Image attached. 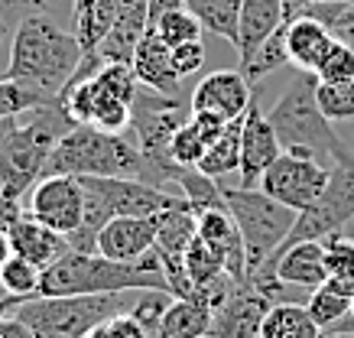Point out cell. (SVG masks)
<instances>
[{
	"label": "cell",
	"mask_w": 354,
	"mask_h": 338,
	"mask_svg": "<svg viewBox=\"0 0 354 338\" xmlns=\"http://www.w3.org/2000/svg\"><path fill=\"white\" fill-rule=\"evenodd\" d=\"M85 59V49L72 30L53 17H26L13 26L10 66L3 78L30 85L49 98H59Z\"/></svg>",
	"instance_id": "1"
},
{
	"label": "cell",
	"mask_w": 354,
	"mask_h": 338,
	"mask_svg": "<svg viewBox=\"0 0 354 338\" xmlns=\"http://www.w3.org/2000/svg\"><path fill=\"white\" fill-rule=\"evenodd\" d=\"M166 290L156 254L140 257L137 263L108 261L97 251H68L49 263L39 276V296H101V293H140Z\"/></svg>",
	"instance_id": "2"
},
{
	"label": "cell",
	"mask_w": 354,
	"mask_h": 338,
	"mask_svg": "<svg viewBox=\"0 0 354 338\" xmlns=\"http://www.w3.org/2000/svg\"><path fill=\"white\" fill-rule=\"evenodd\" d=\"M43 176H108V179H140L160 186L133 133L97 131L91 124H75L55 143Z\"/></svg>",
	"instance_id": "3"
},
{
	"label": "cell",
	"mask_w": 354,
	"mask_h": 338,
	"mask_svg": "<svg viewBox=\"0 0 354 338\" xmlns=\"http://www.w3.org/2000/svg\"><path fill=\"white\" fill-rule=\"evenodd\" d=\"M72 127L75 120L68 118L59 98L20 114L13 131L0 143V186L17 198L30 196V189L43 179L55 143Z\"/></svg>",
	"instance_id": "4"
},
{
	"label": "cell",
	"mask_w": 354,
	"mask_h": 338,
	"mask_svg": "<svg viewBox=\"0 0 354 338\" xmlns=\"http://www.w3.org/2000/svg\"><path fill=\"white\" fill-rule=\"evenodd\" d=\"M267 120L273 124L279 147L286 153H299L309 160H335V153L344 147L332 120L319 108V78L312 72H299V78H292L277 104L267 111Z\"/></svg>",
	"instance_id": "5"
},
{
	"label": "cell",
	"mask_w": 354,
	"mask_h": 338,
	"mask_svg": "<svg viewBox=\"0 0 354 338\" xmlns=\"http://www.w3.org/2000/svg\"><path fill=\"white\" fill-rule=\"evenodd\" d=\"M124 293L101 296H32L23 299L13 316L30 328L36 338H85L91 328L108 322L118 312H130Z\"/></svg>",
	"instance_id": "6"
},
{
	"label": "cell",
	"mask_w": 354,
	"mask_h": 338,
	"mask_svg": "<svg viewBox=\"0 0 354 338\" xmlns=\"http://www.w3.org/2000/svg\"><path fill=\"white\" fill-rule=\"evenodd\" d=\"M227 202V212L234 218L241 238H244V251H247V280L263 267V263L277 254V247L286 241V234L296 225L292 208L279 205L277 198H270L260 189H244V186H221Z\"/></svg>",
	"instance_id": "7"
},
{
	"label": "cell",
	"mask_w": 354,
	"mask_h": 338,
	"mask_svg": "<svg viewBox=\"0 0 354 338\" xmlns=\"http://www.w3.org/2000/svg\"><path fill=\"white\" fill-rule=\"evenodd\" d=\"M192 118V104L189 98H172V95H160L153 88H137L133 98V120H130V133L137 140L140 153L147 156V163L153 166L156 182H179L183 169L169 160V143L176 131L185 120Z\"/></svg>",
	"instance_id": "8"
},
{
	"label": "cell",
	"mask_w": 354,
	"mask_h": 338,
	"mask_svg": "<svg viewBox=\"0 0 354 338\" xmlns=\"http://www.w3.org/2000/svg\"><path fill=\"white\" fill-rule=\"evenodd\" d=\"M328 179H332V169L322 160H309V156L283 150L263 173L257 189L292 212H306L328 189Z\"/></svg>",
	"instance_id": "9"
},
{
	"label": "cell",
	"mask_w": 354,
	"mask_h": 338,
	"mask_svg": "<svg viewBox=\"0 0 354 338\" xmlns=\"http://www.w3.org/2000/svg\"><path fill=\"white\" fill-rule=\"evenodd\" d=\"M26 215L59 234H75L85 215V186L78 176H43L26 196Z\"/></svg>",
	"instance_id": "10"
},
{
	"label": "cell",
	"mask_w": 354,
	"mask_h": 338,
	"mask_svg": "<svg viewBox=\"0 0 354 338\" xmlns=\"http://www.w3.org/2000/svg\"><path fill=\"white\" fill-rule=\"evenodd\" d=\"M283 147H279V137L273 131V124L267 120V114L260 111L257 104V91L250 98V108L244 114V127H241V186L244 189H257L263 173H267L273 160H277Z\"/></svg>",
	"instance_id": "11"
},
{
	"label": "cell",
	"mask_w": 354,
	"mask_h": 338,
	"mask_svg": "<svg viewBox=\"0 0 354 338\" xmlns=\"http://www.w3.org/2000/svg\"><path fill=\"white\" fill-rule=\"evenodd\" d=\"M250 98H254V85L241 68H218L212 75L198 78V85L189 95V104L192 111H212L225 120H234L247 114Z\"/></svg>",
	"instance_id": "12"
},
{
	"label": "cell",
	"mask_w": 354,
	"mask_h": 338,
	"mask_svg": "<svg viewBox=\"0 0 354 338\" xmlns=\"http://www.w3.org/2000/svg\"><path fill=\"white\" fill-rule=\"evenodd\" d=\"M153 244H156V215H150V218L118 215L97 234V254L120 263H137L140 257H147L153 251Z\"/></svg>",
	"instance_id": "13"
},
{
	"label": "cell",
	"mask_w": 354,
	"mask_h": 338,
	"mask_svg": "<svg viewBox=\"0 0 354 338\" xmlns=\"http://www.w3.org/2000/svg\"><path fill=\"white\" fill-rule=\"evenodd\" d=\"M270 306L273 303L254 283H241V290L215 312L208 338H260V326Z\"/></svg>",
	"instance_id": "14"
},
{
	"label": "cell",
	"mask_w": 354,
	"mask_h": 338,
	"mask_svg": "<svg viewBox=\"0 0 354 338\" xmlns=\"http://www.w3.org/2000/svg\"><path fill=\"white\" fill-rule=\"evenodd\" d=\"M286 23L283 0H244L241 3V20H237V55H241V72L257 59L260 46Z\"/></svg>",
	"instance_id": "15"
},
{
	"label": "cell",
	"mask_w": 354,
	"mask_h": 338,
	"mask_svg": "<svg viewBox=\"0 0 354 338\" xmlns=\"http://www.w3.org/2000/svg\"><path fill=\"white\" fill-rule=\"evenodd\" d=\"M198 234H202L218 254H221V261H225V270L247 283V251H244V238H241V231H237L234 218H231V212H227V202L218 208H205L198 212Z\"/></svg>",
	"instance_id": "16"
},
{
	"label": "cell",
	"mask_w": 354,
	"mask_h": 338,
	"mask_svg": "<svg viewBox=\"0 0 354 338\" xmlns=\"http://www.w3.org/2000/svg\"><path fill=\"white\" fill-rule=\"evenodd\" d=\"M130 68H133V75H137V82L143 88H153L160 95H172V98H183V78L172 72L169 46L153 33V26L140 39Z\"/></svg>",
	"instance_id": "17"
},
{
	"label": "cell",
	"mask_w": 354,
	"mask_h": 338,
	"mask_svg": "<svg viewBox=\"0 0 354 338\" xmlns=\"http://www.w3.org/2000/svg\"><path fill=\"white\" fill-rule=\"evenodd\" d=\"M10 244H13V254H17V257L36 263L39 270H46L49 263H55L68 251V238H65V234L53 231L49 225H43V221L30 218V215H23L10 228Z\"/></svg>",
	"instance_id": "18"
},
{
	"label": "cell",
	"mask_w": 354,
	"mask_h": 338,
	"mask_svg": "<svg viewBox=\"0 0 354 338\" xmlns=\"http://www.w3.org/2000/svg\"><path fill=\"white\" fill-rule=\"evenodd\" d=\"M332 43L335 33L309 13L286 20V53H290V66H296L299 72H315Z\"/></svg>",
	"instance_id": "19"
},
{
	"label": "cell",
	"mask_w": 354,
	"mask_h": 338,
	"mask_svg": "<svg viewBox=\"0 0 354 338\" xmlns=\"http://www.w3.org/2000/svg\"><path fill=\"white\" fill-rule=\"evenodd\" d=\"M273 276H279L283 283L299 286V290L312 293L315 286H322L325 280H328V270H325V244L322 241H302V244H292L290 251L277 261Z\"/></svg>",
	"instance_id": "20"
},
{
	"label": "cell",
	"mask_w": 354,
	"mask_h": 338,
	"mask_svg": "<svg viewBox=\"0 0 354 338\" xmlns=\"http://www.w3.org/2000/svg\"><path fill=\"white\" fill-rule=\"evenodd\" d=\"M212 319H215V312L202 299H195V296L192 299L172 296L169 309H166V316H162L153 338H208Z\"/></svg>",
	"instance_id": "21"
},
{
	"label": "cell",
	"mask_w": 354,
	"mask_h": 338,
	"mask_svg": "<svg viewBox=\"0 0 354 338\" xmlns=\"http://www.w3.org/2000/svg\"><path fill=\"white\" fill-rule=\"evenodd\" d=\"M260 338H322V326L309 316L306 303H277L263 316Z\"/></svg>",
	"instance_id": "22"
},
{
	"label": "cell",
	"mask_w": 354,
	"mask_h": 338,
	"mask_svg": "<svg viewBox=\"0 0 354 338\" xmlns=\"http://www.w3.org/2000/svg\"><path fill=\"white\" fill-rule=\"evenodd\" d=\"M351 299H354V283L351 280H335L328 276L322 286H315L306 299L309 316L319 322L322 328L342 322L344 316H351Z\"/></svg>",
	"instance_id": "23"
},
{
	"label": "cell",
	"mask_w": 354,
	"mask_h": 338,
	"mask_svg": "<svg viewBox=\"0 0 354 338\" xmlns=\"http://www.w3.org/2000/svg\"><path fill=\"white\" fill-rule=\"evenodd\" d=\"M198 231V215L192 208H166L156 215V244L153 254L156 257H172V254H185L189 241Z\"/></svg>",
	"instance_id": "24"
},
{
	"label": "cell",
	"mask_w": 354,
	"mask_h": 338,
	"mask_svg": "<svg viewBox=\"0 0 354 338\" xmlns=\"http://www.w3.org/2000/svg\"><path fill=\"white\" fill-rule=\"evenodd\" d=\"M241 3L244 0H183L185 10L195 13V20L202 23V30H208L218 39H227L231 46H237Z\"/></svg>",
	"instance_id": "25"
},
{
	"label": "cell",
	"mask_w": 354,
	"mask_h": 338,
	"mask_svg": "<svg viewBox=\"0 0 354 338\" xmlns=\"http://www.w3.org/2000/svg\"><path fill=\"white\" fill-rule=\"evenodd\" d=\"M241 127H244V118H234L218 140L208 143L202 163H198V173H205L208 179H221V176L234 173L241 166Z\"/></svg>",
	"instance_id": "26"
},
{
	"label": "cell",
	"mask_w": 354,
	"mask_h": 338,
	"mask_svg": "<svg viewBox=\"0 0 354 338\" xmlns=\"http://www.w3.org/2000/svg\"><path fill=\"white\" fill-rule=\"evenodd\" d=\"M118 10H120V0H95L78 20L68 23L85 53H95L101 46V39L111 33V26L118 23Z\"/></svg>",
	"instance_id": "27"
},
{
	"label": "cell",
	"mask_w": 354,
	"mask_h": 338,
	"mask_svg": "<svg viewBox=\"0 0 354 338\" xmlns=\"http://www.w3.org/2000/svg\"><path fill=\"white\" fill-rule=\"evenodd\" d=\"M185 261V270H189V280H192V286L198 290V286L212 283L215 276H221L225 273V261H221V254L208 244V241L195 231V238L189 241V247H185L183 254Z\"/></svg>",
	"instance_id": "28"
},
{
	"label": "cell",
	"mask_w": 354,
	"mask_h": 338,
	"mask_svg": "<svg viewBox=\"0 0 354 338\" xmlns=\"http://www.w3.org/2000/svg\"><path fill=\"white\" fill-rule=\"evenodd\" d=\"M39 276H43V270H39L36 263L23 261V257H17V254H13L10 261L0 267V290L23 303V299L39 296Z\"/></svg>",
	"instance_id": "29"
},
{
	"label": "cell",
	"mask_w": 354,
	"mask_h": 338,
	"mask_svg": "<svg viewBox=\"0 0 354 338\" xmlns=\"http://www.w3.org/2000/svg\"><path fill=\"white\" fill-rule=\"evenodd\" d=\"M0 17L10 26H17L26 17L72 20V0H0Z\"/></svg>",
	"instance_id": "30"
},
{
	"label": "cell",
	"mask_w": 354,
	"mask_h": 338,
	"mask_svg": "<svg viewBox=\"0 0 354 338\" xmlns=\"http://www.w3.org/2000/svg\"><path fill=\"white\" fill-rule=\"evenodd\" d=\"M153 33L160 36L162 43L169 46H183L192 43V39H202V23L195 20V13H189L185 7H176V10L162 13L160 20L153 23Z\"/></svg>",
	"instance_id": "31"
},
{
	"label": "cell",
	"mask_w": 354,
	"mask_h": 338,
	"mask_svg": "<svg viewBox=\"0 0 354 338\" xmlns=\"http://www.w3.org/2000/svg\"><path fill=\"white\" fill-rule=\"evenodd\" d=\"M179 189H183V196L192 202L195 215L205 212V208L225 205V192H221V186H218L215 179H208L205 173H198V169H183V176H179Z\"/></svg>",
	"instance_id": "32"
},
{
	"label": "cell",
	"mask_w": 354,
	"mask_h": 338,
	"mask_svg": "<svg viewBox=\"0 0 354 338\" xmlns=\"http://www.w3.org/2000/svg\"><path fill=\"white\" fill-rule=\"evenodd\" d=\"M46 101H53V98L43 95V91H36V88H30V85H20V82H10V78L0 75V120L20 118V114L39 108Z\"/></svg>",
	"instance_id": "33"
},
{
	"label": "cell",
	"mask_w": 354,
	"mask_h": 338,
	"mask_svg": "<svg viewBox=\"0 0 354 338\" xmlns=\"http://www.w3.org/2000/svg\"><path fill=\"white\" fill-rule=\"evenodd\" d=\"M312 75L319 82H351L354 78V46L342 36H335V43L328 46V53L322 55V62L315 66Z\"/></svg>",
	"instance_id": "34"
},
{
	"label": "cell",
	"mask_w": 354,
	"mask_h": 338,
	"mask_svg": "<svg viewBox=\"0 0 354 338\" xmlns=\"http://www.w3.org/2000/svg\"><path fill=\"white\" fill-rule=\"evenodd\" d=\"M205 150H208V140L195 131L192 120H185L183 127L176 131L172 143H169V160L179 166V169H198Z\"/></svg>",
	"instance_id": "35"
},
{
	"label": "cell",
	"mask_w": 354,
	"mask_h": 338,
	"mask_svg": "<svg viewBox=\"0 0 354 338\" xmlns=\"http://www.w3.org/2000/svg\"><path fill=\"white\" fill-rule=\"evenodd\" d=\"M319 108L328 120L354 118V78L351 82H319Z\"/></svg>",
	"instance_id": "36"
},
{
	"label": "cell",
	"mask_w": 354,
	"mask_h": 338,
	"mask_svg": "<svg viewBox=\"0 0 354 338\" xmlns=\"http://www.w3.org/2000/svg\"><path fill=\"white\" fill-rule=\"evenodd\" d=\"M169 303H172L169 290H140V296L133 299V306H130V316L137 319L140 326H143V332L153 338L162 322V316H166V309H169Z\"/></svg>",
	"instance_id": "37"
},
{
	"label": "cell",
	"mask_w": 354,
	"mask_h": 338,
	"mask_svg": "<svg viewBox=\"0 0 354 338\" xmlns=\"http://www.w3.org/2000/svg\"><path fill=\"white\" fill-rule=\"evenodd\" d=\"M325 244V270L335 280H351L354 283V238L335 231L322 241Z\"/></svg>",
	"instance_id": "38"
},
{
	"label": "cell",
	"mask_w": 354,
	"mask_h": 338,
	"mask_svg": "<svg viewBox=\"0 0 354 338\" xmlns=\"http://www.w3.org/2000/svg\"><path fill=\"white\" fill-rule=\"evenodd\" d=\"M169 62H172V72L179 78H192L198 68L205 66V46L202 39H192V43H183V46H172L169 49Z\"/></svg>",
	"instance_id": "39"
},
{
	"label": "cell",
	"mask_w": 354,
	"mask_h": 338,
	"mask_svg": "<svg viewBox=\"0 0 354 338\" xmlns=\"http://www.w3.org/2000/svg\"><path fill=\"white\" fill-rule=\"evenodd\" d=\"M85 338H150V335L143 332V326H140L130 312H118V316H111L108 322H101L97 328H91Z\"/></svg>",
	"instance_id": "40"
},
{
	"label": "cell",
	"mask_w": 354,
	"mask_h": 338,
	"mask_svg": "<svg viewBox=\"0 0 354 338\" xmlns=\"http://www.w3.org/2000/svg\"><path fill=\"white\" fill-rule=\"evenodd\" d=\"M189 120H192L195 131L202 133L208 143L218 140V137H221V131L231 124V120H225L221 114H212V111H192V118H189Z\"/></svg>",
	"instance_id": "41"
},
{
	"label": "cell",
	"mask_w": 354,
	"mask_h": 338,
	"mask_svg": "<svg viewBox=\"0 0 354 338\" xmlns=\"http://www.w3.org/2000/svg\"><path fill=\"white\" fill-rule=\"evenodd\" d=\"M26 215V205H23V198L10 196L7 189L0 186V231H10L17 221Z\"/></svg>",
	"instance_id": "42"
},
{
	"label": "cell",
	"mask_w": 354,
	"mask_h": 338,
	"mask_svg": "<svg viewBox=\"0 0 354 338\" xmlns=\"http://www.w3.org/2000/svg\"><path fill=\"white\" fill-rule=\"evenodd\" d=\"M0 338H36L17 316H0Z\"/></svg>",
	"instance_id": "43"
},
{
	"label": "cell",
	"mask_w": 354,
	"mask_h": 338,
	"mask_svg": "<svg viewBox=\"0 0 354 338\" xmlns=\"http://www.w3.org/2000/svg\"><path fill=\"white\" fill-rule=\"evenodd\" d=\"M176 7H183V0H147V10H150V26L160 20L162 13L176 10Z\"/></svg>",
	"instance_id": "44"
},
{
	"label": "cell",
	"mask_w": 354,
	"mask_h": 338,
	"mask_svg": "<svg viewBox=\"0 0 354 338\" xmlns=\"http://www.w3.org/2000/svg\"><path fill=\"white\" fill-rule=\"evenodd\" d=\"M13 257V244H10V231H0V267Z\"/></svg>",
	"instance_id": "45"
},
{
	"label": "cell",
	"mask_w": 354,
	"mask_h": 338,
	"mask_svg": "<svg viewBox=\"0 0 354 338\" xmlns=\"http://www.w3.org/2000/svg\"><path fill=\"white\" fill-rule=\"evenodd\" d=\"M325 335L328 338H354V328H342V332H338V328H325Z\"/></svg>",
	"instance_id": "46"
},
{
	"label": "cell",
	"mask_w": 354,
	"mask_h": 338,
	"mask_svg": "<svg viewBox=\"0 0 354 338\" xmlns=\"http://www.w3.org/2000/svg\"><path fill=\"white\" fill-rule=\"evenodd\" d=\"M13 124H17V118H3V120H0V143H3V137L13 131Z\"/></svg>",
	"instance_id": "47"
},
{
	"label": "cell",
	"mask_w": 354,
	"mask_h": 338,
	"mask_svg": "<svg viewBox=\"0 0 354 338\" xmlns=\"http://www.w3.org/2000/svg\"><path fill=\"white\" fill-rule=\"evenodd\" d=\"M10 30H13V26H10L7 20H3V17H0V46H3V39L10 36Z\"/></svg>",
	"instance_id": "48"
},
{
	"label": "cell",
	"mask_w": 354,
	"mask_h": 338,
	"mask_svg": "<svg viewBox=\"0 0 354 338\" xmlns=\"http://www.w3.org/2000/svg\"><path fill=\"white\" fill-rule=\"evenodd\" d=\"M344 163H348V169H351V176H354V156L348 150H344Z\"/></svg>",
	"instance_id": "49"
},
{
	"label": "cell",
	"mask_w": 354,
	"mask_h": 338,
	"mask_svg": "<svg viewBox=\"0 0 354 338\" xmlns=\"http://www.w3.org/2000/svg\"><path fill=\"white\" fill-rule=\"evenodd\" d=\"M338 36H342V39H348V43L354 46V30H344V33H338Z\"/></svg>",
	"instance_id": "50"
},
{
	"label": "cell",
	"mask_w": 354,
	"mask_h": 338,
	"mask_svg": "<svg viewBox=\"0 0 354 338\" xmlns=\"http://www.w3.org/2000/svg\"><path fill=\"white\" fill-rule=\"evenodd\" d=\"M351 316H354V299H351Z\"/></svg>",
	"instance_id": "51"
},
{
	"label": "cell",
	"mask_w": 354,
	"mask_h": 338,
	"mask_svg": "<svg viewBox=\"0 0 354 338\" xmlns=\"http://www.w3.org/2000/svg\"><path fill=\"white\" fill-rule=\"evenodd\" d=\"M3 296H7V293H0V299H3Z\"/></svg>",
	"instance_id": "52"
},
{
	"label": "cell",
	"mask_w": 354,
	"mask_h": 338,
	"mask_svg": "<svg viewBox=\"0 0 354 338\" xmlns=\"http://www.w3.org/2000/svg\"><path fill=\"white\" fill-rule=\"evenodd\" d=\"M322 338H328V335H325V332H322Z\"/></svg>",
	"instance_id": "53"
}]
</instances>
